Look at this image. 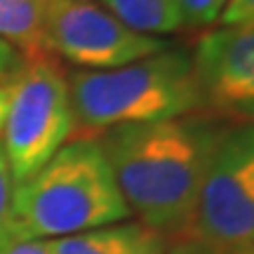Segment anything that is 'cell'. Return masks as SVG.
Returning a JSON list of instances; mask_svg holds the SVG:
<instances>
[{"label": "cell", "mask_w": 254, "mask_h": 254, "mask_svg": "<svg viewBox=\"0 0 254 254\" xmlns=\"http://www.w3.org/2000/svg\"><path fill=\"white\" fill-rule=\"evenodd\" d=\"M224 129L212 118L189 113L111 127L99 144L129 212L165 238H186L209 155Z\"/></svg>", "instance_id": "obj_1"}, {"label": "cell", "mask_w": 254, "mask_h": 254, "mask_svg": "<svg viewBox=\"0 0 254 254\" xmlns=\"http://www.w3.org/2000/svg\"><path fill=\"white\" fill-rule=\"evenodd\" d=\"M129 217L101 144L82 136L14 186L7 226L12 240H52Z\"/></svg>", "instance_id": "obj_2"}, {"label": "cell", "mask_w": 254, "mask_h": 254, "mask_svg": "<svg viewBox=\"0 0 254 254\" xmlns=\"http://www.w3.org/2000/svg\"><path fill=\"white\" fill-rule=\"evenodd\" d=\"M68 97L73 132L82 134L179 118L202 109L193 64L182 50H163L109 71L73 73Z\"/></svg>", "instance_id": "obj_3"}, {"label": "cell", "mask_w": 254, "mask_h": 254, "mask_svg": "<svg viewBox=\"0 0 254 254\" xmlns=\"http://www.w3.org/2000/svg\"><path fill=\"white\" fill-rule=\"evenodd\" d=\"M186 238L217 254H252L254 123L224 129L209 155Z\"/></svg>", "instance_id": "obj_4"}, {"label": "cell", "mask_w": 254, "mask_h": 254, "mask_svg": "<svg viewBox=\"0 0 254 254\" xmlns=\"http://www.w3.org/2000/svg\"><path fill=\"white\" fill-rule=\"evenodd\" d=\"M5 158L14 186L43 167L73 134L68 80L52 59L24 62L7 80Z\"/></svg>", "instance_id": "obj_5"}, {"label": "cell", "mask_w": 254, "mask_h": 254, "mask_svg": "<svg viewBox=\"0 0 254 254\" xmlns=\"http://www.w3.org/2000/svg\"><path fill=\"white\" fill-rule=\"evenodd\" d=\"M43 28L52 55L92 68L109 71L167 50V43L127 28L92 0H45Z\"/></svg>", "instance_id": "obj_6"}, {"label": "cell", "mask_w": 254, "mask_h": 254, "mask_svg": "<svg viewBox=\"0 0 254 254\" xmlns=\"http://www.w3.org/2000/svg\"><path fill=\"white\" fill-rule=\"evenodd\" d=\"M190 64L202 106L254 123V24L209 31Z\"/></svg>", "instance_id": "obj_7"}, {"label": "cell", "mask_w": 254, "mask_h": 254, "mask_svg": "<svg viewBox=\"0 0 254 254\" xmlns=\"http://www.w3.org/2000/svg\"><path fill=\"white\" fill-rule=\"evenodd\" d=\"M47 243L52 254H165L170 238L141 221H118Z\"/></svg>", "instance_id": "obj_8"}, {"label": "cell", "mask_w": 254, "mask_h": 254, "mask_svg": "<svg viewBox=\"0 0 254 254\" xmlns=\"http://www.w3.org/2000/svg\"><path fill=\"white\" fill-rule=\"evenodd\" d=\"M45 0H0V40L17 50L24 62L52 59L43 28Z\"/></svg>", "instance_id": "obj_9"}, {"label": "cell", "mask_w": 254, "mask_h": 254, "mask_svg": "<svg viewBox=\"0 0 254 254\" xmlns=\"http://www.w3.org/2000/svg\"><path fill=\"white\" fill-rule=\"evenodd\" d=\"M104 9L127 28L144 36H165L184 26L177 0H99Z\"/></svg>", "instance_id": "obj_10"}, {"label": "cell", "mask_w": 254, "mask_h": 254, "mask_svg": "<svg viewBox=\"0 0 254 254\" xmlns=\"http://www.w3.org/2000/svg\"><path fill=\"white\" fill-rule=\"evenodd\" d=\"M184 26H209L219 21L228 0H177Z\"/></svg>", "instance_id": "obj_11"}, {"label": "cell", "mask_w": 254, "mask_h": 254, "mask_svg": "<svg viewBox=\"0 0 254 254\" xmlns=\"http://www.w3.org/2000/svg\"><path fill=\"white\" fill-rule=\"evenodd\" d=\"M12 190H14V182H12V174H9L5 148L0 144V247H5L7 243H12V238H9V226H7Z\"/></svg>", "instance_id": "obj_12"}, {"label": "cell", "mask_w": 254, "mask_h": 254, "mask_svg": "<svg viewBox=\"0 0 254 254\" xmlns=\"http://www.w3.org/2000/svg\"><path fill=\"white\" fill-rule=\"evenodd\" d=\"M219 21L224 26L236 24H254V0H228Z\"/></svg>", "instance_id": "obj_13"}, {"label": "cell", "mask_w": 254, "mask_h": 254, "mask_svg": "<svg viewBox=\"0 0 254 254\" xmlns=\"http://www.w3.org/2000/svg\"><path fill=\"white\" fill-rule=\"evenodd\" d=\"M21 64H24V59H21V55H19L17 50L9 45V43L0 40V85L7 82L21 68Z\"/></svg>", "instance_id": "obj_14"}, {"label": "cell", "mask_w": 254, "mask_h": 254, "mask_svg": "<svg viewBox=\"0 0 254 254\" xmlns=\"http://www.w3.org/2000/svg\"><path fill=\"white\" fill-rule=\"evenodd\" d=\"M0 254H52L47 240H12L0 250Z\"/></svg>", "instance_id": "obj_15"}, {"label": "cell", "mask_w": 254, "mask_h": 254, "mask_svg": "<svg viewBox=\"0 0 254 254\" xmlns=\"http://www.w3.org/2000/svg\"><path fill=\"white\" fill-rule=\"evenodd\" d=\"M165 254H217V252H212V250H207L205 245H200V243L190 240V238H184L182 243L167 247Z\"/></svg>", "instance_id": "obj_16"}, {"label": "cell", "mask_w": 254, "mask_h": 254, "mask_svg": "<svg viewBox=\"0 0 254 254\" xmlns=\"http://www.w3.org/2000/svg\"><path fill=\"white\" fill-rule=\"evenodd\" d=\"M7 99H9V87H7V82H2V85H0V132H2V125H5Z\"/></svg>", "instance_id": "obj_17"}, {"label": "cell", "mask_w": 254, "mask_h": 254, "mask_svg": "<svg viewBox=\"0 0 254 254\" xmlns=\"http://www.w3.org/2000/svg\"><path fill=\"white\" fill-rule=\"evenodd\" d=\"M252 254H254V250H252Z\"/></svg>", "instance_id": "obj_18"}, {"label": "cell", "mask_w": 254, "mask_h": 254, "mask_svg": "<svg viewBox=\"0 0 254 254\" xmlns=\"http://www.w3.org/2000/svg\"><path fill=\"white\" fill-rule=\"evenodd\" d=\"M0 250H2V247H0Z\"/></svg>", "instance_id": "obj_19"}]
</instances>
